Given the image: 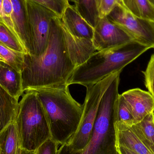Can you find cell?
Segmentation results:
<instances>
[{"label": "cell", "instance_id": "ac0fdd59", "mask_svg": "<svg viewBox=\"0 0 154 154\" xmlns=\"http://www.w3.org/2000/svg\"><path fill=\"white\" fill-rule=\"evenodd\" d=\"M20 146L19 132L14 120L0 132L1 154H16Z\"/></svg>", "mask_w": 154, "mask_h": 154}, {"label": "cell", "instance_id": "3957f363", "mask_svg": "<svg viewBox=\"0 0 154 154\" xmlns=\"http://www.w3.org/2000/svg\"><path fill=\"white\" fill-rule=\"evenodd\" d=\"M147 47L135 41L121 47L95 52L75 69L68 85L78 84L87 87L123 69L146 51Z\"/></svg>", "mask_w": 154, "mask_h": 154}, {"label": "cell", "instance_id": "7c38bea8", "mask_svg": "<svg viewBox=\"0 0 154 154\" xmlns=\"http://www.w3.org/2000/svg\"><path fill=\"white\" fill-rule=\"evenodd\" d=\"M60 18L73 35L92 40L94 28L80 14L75 5L70 4L66 7Z\"/></svg>", "mask_w": 154, "mask_h": 154}, {"label": "cell", "instance_id": "f546056e", "mask_svg": "<svg viewBox=\"0 0 154 154\" xmlns=\"http://www.w3.org/2000/svg\"><path fill=\"white\" fill-rule=\"evenodd\" d=\"M0 23L5 25V19L2 12V0H0Z\"/></svg>", "mask_w": 154, "mask_h": 154}, {"label": "cell", "instance_id": "4dcf8cb0", "mask_svg": "<svg viewBox=\"0 0 154 154\" xmlns=\"http://www.w3.org/2000/svg\"><path fill=\"white\" fill-rule=\"evenodd\" d=\"M20 154H36L35 151H29L21 148Z\"/></svg>", "mask_w": 154, "mask_h": 154}, {"label": "cell", "instance_id": "4fadbf2b", "mask_svg": "<svg viewBox=\"0 0 154 154\" xmlns=\"http://www.w3.org/2000/svg\"><path fill=\"white\" fill-rule=\"evenodd\" d=\"M13 6L12 22L18 38L28 54L31 52V39L29 25L21 0H11Z\"/></svg>", "mask_w": 154, "mask_h": 154}, {"label": "cell", "instance_id": "e575fe53", "mask_svg": "<svg viewBox=\"0 0 154 154\" xmlns=\"http://www.w3.org/2000/svg\"><path fill=\"white\" fill-rule=\"evenodd\" d=\"M149 1H150V2L152 3V4L154 6V0H149Z\"/></svg>", "mask_w": 154, "mask_h": 154}, {"label": "cell", "instance_id": "f35d334b", "mask_svg": "<svg viewBox=\"0 0 154 154\" xmlns=\"http://www.w3.org/2000/svg\"><path fill=\"white\" fill-rule=\"evenodd\" d=\"M0 132H1V130H0Z\"/></svg>", "mask_w": 154, "mask_h": 154}, {"label": "cell", "instance_id": "30bf717a", "mask_svg": "<svg viewBox=\"0 0 154 154\" xmlns=\"http://www.w3.org/2000/svg\"><path fill=\"white\" fill-rule=\"evenodd\" d=\"M60 25L69 55L76 68L84 63L97 50L92 40L73 35L60 17Z\"/></svg>", "mask_w": 154, "mask_h": 154}, {"label": "cell", "instance_id": "7402d4cb", "mask_svg": "<svg viewBox=\"0 0 154 154\" xmlns=\"http://www.w3.org/2000/svg\"><path fill=\"white\" fill-rule=\"evenodd\" d=\"M116 122H123L129 126L136 123L129 107L122 94H119L116 106Z\"/></svg>", "mask_w": 154, "mask_h": 154}, {"label": "cell", "instance_id": "9a60e30c", "mask_svg": "<svg viewBox=\"0 0 154 154\" xmlns=\"http://www.w3.org/2000/svg\"><path fill=\"white\" fill-rule=\"evenodd\" d=\"M117 144L123 146L138 154H152L130 127L123 123L116 122Z\"/></svg>", "mask_w": 154, "mask_h": 154}, {"label": "cell", "instance_id": "6da1fadb", "mask_svg": "<svg viewBox=\"0 0 154 154\" xmlns=\"http://www.w3.org/2000/svg\"><path fill=\"white\" fill-rule=\"evenodd\" d=\"M75 68L65 44L60 17L55 16L45 52L39 56L24 55L21 72L23 91L67 84Z\"/></svg>", "mask_w": 154, "mask_h": 154}, {"label": "cell", "instance_id": "603a6c76", "mask_svg": "<svg viewBox=\"0 0 154 154\" xmlns=\"http://www.w3.org/2000/svg\"><path fill=\"white\" fill-rule=\"evenodd\" d=\"M0 42L13 50L28 54L23 45L2 23L0 24Z\"/></svg>", "mask_w": 154, "mask_h": 154}, {"label": "cell", "instance_id": "ffe728a7", "mask_svg": "<svg viewBox=\"0 0 154 154\" xmlns=\"http://www.w3.org/2000/svg\"><path fill=\"white\" fill-rule=\"evenodd\" d=\"M25 53L13 50L0 42V56L5 63L21 74Z\"/></svg>", "mask_w": 154, "mask_h": 154}, {"label": "cell", "instance_id": "ab89813d", "mask_svg": "<svg viewBox=\"0 0 154 154\" xmlns=\"http://www.w3.org/2000/svg\"><path fill=\"white\" fill-rule=\"evenodd\" d=\"M1 23H0V24H1Z\"/></svg>", "mask_w": 154, "mask_h": 154}, {"label": "cell", "instance_id": "8992f818", "mask_svg": "<svg viewBox=\"0 0 154 154\" xmlns=\"http://www.w3.org/2000/svg\"><path fill=\"white\" fill-rule=\"evenodd\" d=\"M119 71L109 75L93 85L88 86L79 126L76 133L64 144L75 151L83 150L92 135L100 102L112 81L120 74Z\"/></svg>", "mask_w": 154, "mask_h": 154}, {"label": "cell", "instance_id": "cb8c5ba5", "mask_svg": "<svg viewBox=\"0 0 154 154\" xmlns=\"http://www.w3.org/2000/svg\"><path fill=\"white\" fill-rule=\"evenodd\" d=\"M38 3L55 13L59 17H61L66 7L70 5L69 0H32Z\"/></svg>", "mask_w": 154, "mask_h": 154}, {"label": "cell", "instance_id": "74e56055", "mask_svg": "<svg viewBox=\"0 0 154 154\" xmlns=\"http://www.w3.org/2000/svg\"><path fill=\"white\" fill-rule=\"evenodd\" d=\"M153 97H154V95Z\"/></svg>", "mask_w": 154, "mask_h": 154}, {"label": "cell", "instance_id": "d4e9b609", "mask_svg": "<svg viewBox=\"0 0 154 154\" xmlns=\"http://www.w3.org/2000/svg\"><path fill=\"white\" fill-rule=\"evenodd\" d=\"M2 12L5 19L4 26L20 43L13 23V6L11 0H2Z\"/></svg>", "mask_w": 154, "mask_h": 154}, {"label": "cell", "instance_id": "e0dca14e", "mask_svg": "<svg viewBox=\"0 0 154 154\" xmlns=\"http://www.w3.org/2000/svg\"><path fill=\"white\" fill-rule=\"evenodd\" d=\"M130 127L145 146L152 154H154V118L152 112Z\"/></svg>", "mask_w": 154, "mask_h": 154}, {"label": "cell", "instance_id": "484cf974", "mask_svg": "<svg viewBox=\"0 0 154 154\" xmlns=\"http://www.w3.org/2000/svg\"><path fill=\"white\" fill-rule=\"evenodd\" d=\"M119 5H123L122 0H96V8L99 18L107 17Z\"/></svg>", "mask_w": 154, "mask_h": 154}, {"label": "cell", "instance_id": "8d00e7d4", "mask_svg": "<svg viewBox=\"0 0 154 154\" xmlns=\"http://www.w3.org/2000/svg\"><path fill=\"white\" fill-rule=\"evenodd\" d=\"M0 154H1V147H0Z\"/></svg>", "mask_w": 154, "mask_h": 154}, {"label": "cell", "instance_id": "7a4b0ae2", "mask_svg": "<svg viewBox=\"0 0 154 154\" xmlns=\"http://www.w3.org/2000/svg\"><path fill=\"white\" fill-rule=\"evenodd\" d=\"M33 90L44 109L51 138L59 145L64 144L79 126L83 105L73 98L67 84Z\"/></svg>", "mask_w": 154, "mask_h": 154}, {"label": "cell", "instance_id": "ba28073f", "mask_svg": "<svg viewBox=\"0 0 154 154\" xmlns=\"http://www.w3.org/2000/svg\"><path fill=\"white\" fill-rule=\"evenodd\" d=\"M107 17L135 41L149 49H154V21L135 16L120 5L116 6Z\"/></svg>", "mask_w": 154, "mask_h": 154}, {"label": "cell", "instance_id": "44dd1931", "mask_svg": "<svg viewBox=\"0 0 154 154\" xmlns=\"http://www.w3.org/2000/svg\"><path fill=\"white\" fill-rule=\"evenodd\" d=\"M82 17L95 28L98 21V15L96 5V0H78L75 5Z\"/></svg>", "mask_w": 154, "mask_h": 154}, {"label": "cell", "instance_id": "d6a6232c", "mask_svg": "<svg viewBox=\"0 0 154 154\" xmlns=\"http://www.w3.org/2000/svg\"><path fill=\"white\" fill-rule=\"evenodd\" d=\"M69 2L74 3L75 4L74 5H77V3H78V0H69Z\"/></svg>", "mask_w": 154, "mask_h": 154}, {"label": "cell", "instance_id": "83f0119b", "mask_svg": "<svg viewBox=\"0 0 154 154\" xmlns=\"http://www.w3.org/2000/svg\"><path fill=\"white\" fill-rule=\"evenodd\" d=\"M59 145L51 138L45 141L35 151L36 154H57Z\"/></svg>", "mask_w": 154, "mask_h": 154}, {"label": "cell", "instance_id": "1f68e13d", "mask_svg": "<svg viewBox=\"0 0 154 154\" xmlns=\"http://www.w3.org/2000/svg\"><path fill=\"white\" fill-rule=\"evenodd\" d=\"M21 150V148L20 146L18 147V149H17L16 154H20Z\"/></svg>", "mask_w": 154, "mask_h": 154}, {"label": "cell", "instance_id": "277c9868", "mask_svg": "<svg viewBox=\"0 0 154 154\" xmlns=\"http://www.w3.org/2000/svg\"><path fill=\"white\" fill-rule=\"evenodd\" d=\"M119 75L112 81L101 98L92 135L86 147L81 151H75L63 144L57 154H119L116 123Z\"/></svg>", "mask_w": 154, "mask_h": 154}, {"label": "cell", "instance_id": "f1b7e54d", "mask_svg": "<svg viewBox=\"0 0 154 154\" xmlns=\"http://www.w3.org/2000/svg\"><path fill=\"white\" fill-rule=\"evenodd\" d=\"M117 149L119 154H138L131 151L130 149L119 145L117 144Z\"/></svg>", "mask_w": 154, "mask_h": 154}, {"label": "cell", "instance_id": "4316f807", "mask_svg": "<svg viewBox=\"0 0 154 154\" xmlns=\"http://www.w3.org/2000/svg\"><path fill=\"white\" fill-rule=\"evenodd\" d=\"M145 78V84L148 91L154 95V53L151 56L145 71H142Z\"/></svg>", "mask_w": 154, "mask_h": 154}, {"label": "cell", "instance_id": "8fae6325", "mask_svg": "<svg viewBox=\"0 0 154 154\" xmlns=\"http://www.w3.org/2000/svg\"><path fill=\"white\" fill-rule=\"evenodd\" d=\"M137 123L140 122L154 109L153 96L140 88L129 90L122 93Z\"/></svg>", "mask_w": 154, "mask_h": 154}, {"label": "cell", "instance_id": "5bb4252c", "mask_svg": "<svg viewBox=\"0 0 154 154\" xmlns=\"http://www.w3.org/2000/svg\"><path fill=\"white\" fill-rule=\"evenodd\" d=\"M0 85L17 100L23 92L21 74L3 61H0Z\"/></svg>", "mask_w": 154, "mask_h": 154}, {"label": "cell", "instance_id": "52a82bcc", "mask_svg": "<svg viewBox=\"0 0 154 154\" xmlns=\"http://www.w3.org/2000/svg\"><path fill=\"white\" fill-rule=\"evenodd\" d=\"M21 2L30 32V55L40 56L47 49L51 20L58 15L32 0H21Z\"/></svg>", "mask_w": 154, "mask_h": 154}, {"label": "cell", "instance_id": "d6986e66", "mask_svg": "<svg viewBox=\"0 0 154 154\" xmlns=\"http://www.w3.org/2000/svg\"><path fill=\"white\" fill-rule=\"evenodd\" d=\"M122 1L123 6L133 15L154 21V6L149 0Z\"/></svg>", "mask_w": 154, "mask_h": 154}, {"label": "cell", "instance_id": "5b68a950", "mask_svg": "<svg viewBox=\"0 0 154 154\" xmlns=\"http://www.w3.org/2000/svg\"><path fill=\"white\" fill-rule=\"evenodd\" d=\"M18 100L15 121L21 148L35 151L51 138L50 129L44 109L33 90L23 91Z\"/></svg>", "mask_w": 154, "mask_h": 154}, {"label": "cell", "instance_id": "d590c367", "mask_svg": "<svg viewBox=\"0 0 154 154\" xmlns=\"http://www.w3.org/2000/svg\"><path fill=\"white\" fill-rule=\"evenodd\" d=\"M152 114H153V116H154V109H153V110Z\"/></svg>", "mask_w": 154, "mask_h": 154}, {"label": "cell", "instance_id": "9c48e42d", "mask_svg": "<svg viewBox=\"0 0 154 154\" xmlns=\"http://www.w3.org/2000/svg\"><path fill=\"white\" fill-rule=\"evenodd\" d=\"M133 41L130 35L107 17L99 19L94 28L92 42L97 51L116 48Z\"/></svg>", "mask_w": 154, "mask_h": 154}, {"label": "cell", "instance_id": "836d02e7", "mask_svg": "<svg viewBox=\"0 0 154 154\" xmlns=\"http://www.w3.org/2000/svg\"><path fill=\"white\" fill-rule=\"evenodd\" d=\"M0 61H3V62H5V61L4 60L2 57L0 56Z\"/></svg>", "mask_w": 154, "mask_h": 154}, {"label": "cell", "instance_id": "2e32d148", "mask_svg": "<svg viewBox=\"0 0 154 154\" xmlns=\"http://www.w3.org/2000/svg\"><path fill=\"white\" fill-rule=\"evenodd\" d=\"M18 100L0 85V130L15 120Z\"/></svg>", "mask_w": 154, "mask_h": 154}]
</instances>
